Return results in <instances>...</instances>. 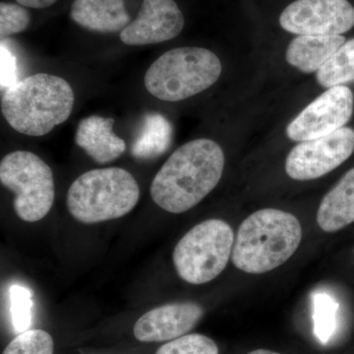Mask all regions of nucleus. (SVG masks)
Instances as JSON below:
<instances>
[{"label": "nucleus", "mask_w": 354, "mask_h": 354, "mask_svg": "<svg viewBox=\"0 0 354 354\" xmlns=\"http://www.w3.org/2000/svg\"><path fill=\"white\" fill-rule=\"evenodd\" d=\"M53 337L44 330H28L9 342L2 354H53Z\"/></svg>", "instance_id": "obj_20"}, {"label": "nucleus", "mask_w": 354, "mask_h": 354, "mask_svg": "<svg viewBox=\"0 0 354 354\" xmlns=\"http://www.w3.org/2000/svg\"><path fill=\"white\" fill-rule=\"evenodd\" d=\"M9 295L11 322L14 332L19 335L29 330L32 325V292L25 286L13 285L10 288Z\"/></svg>", "instance_id": "obj_21"}, {"label": "nucleus", "mask_w": 354, "mask_h": 354, "mask_svg": "<svg viewBox=\"0 0 354 354\" xmlns=\"http://www.w3.org/2000/svg\"><path fill=\"white\" fill-rule=\"evenodd\" d=\"M354 223V167L324 196L317 211V223L325 232H339Z\"/></svg>", "instance_id": "obj_15"}, {"label": "nucleus", "mask_w": 354, "mask_h": 354, "mask_svg": "<svg viewBox=\"0 0 354 354\" xmlns=\"http://www.w3.org/2000/svg\"><path fill=\"white\" fill-rule=\"evenodd\" d=\"M301 239V223L297 216L278 209H259L239 225L232 263L246 274L271 272L295 255Z\"/></svg>", "instance_id": "obj_2"}, {"label": "nucleus", "mask_w": 354, "mask_h": 354, "mask_svg": "<svg viewBox=\"0 0 354 354\" xmlns=\"http://www.w3.org/2000/svg\"><path fill=\"white\" fill-rule=\"evenodd\" d=\"M17 79V60L15 55L6 48L3 41L1 43V87L6 88L11 87L18 82Z\"/></svg>", "instance_id": "obj_24"}, {"label": "nucleus", "mask_w": 354, "mask_h": 354, "mask_svg": "<svg viewBox=\"0 0 354 354\" xmlns=\"http://www.w3.org/2000/svg\"><path fill=\"white\" fill-rule=\"evenodd\" d=\"M234 234L223 220L212 218L191 228L174 247L177 274L191 285H204L225 271L232 256Z\"/></svg>", "instance_id": "obj_6"}, {"label": "nucleus", "mask_w": 354, "mask_h": 354, "mask_svg": "<svg viewBox=\"0 0 354 354\" xmlns=\"http://www.w3.org/2000/svg\"><path fill=\"white\" fill-rule=\"evenodd\" d=\"M279 25L297 36H337L354 27V7L348 0H295Z\"/></svg>", "instance_id": "obj_9"}, {"label": "nucleus", "mask_w": 354, "mask_h": 354, "mask_svg": "<svg viewBox=\"0 0 354 354\" xmlns=\"http://www.w3.org/2000/svg\"><path fill=\"white\" fill-rule=\"evenodd\" d=\"M204 315L201 305L192 301L174 302L156 307L140 317L133 328L142 342H171L187 335Z\"/></svg>", "instance_id": "obj_12"}, {"label": "nucleus", "mask_w": 354, "mask_h": 354, "mask_svg": "<svg viewBox=\"0 0 354 354\" xmlns=\"http://www.w3.org/2000/svg\"><path fill=\"white\" fill-rule=\"evenodd\" d=\"M113 124V118L93 115L84 118L77 127V145L97 164L113 162L127 150L124 140L114 134Z\"/></svg>", "instance_id": "obj_13"}, {"label": "nucleus", "mask_w": 354, "mask_h": 354, "mask_svg": "<svg viewBox=\"0 0 354 354\" xmlns=\"http://www.w3.org/2000/svg\"><path fill=\"white\" fill-rule=\"evenodd\" d=\"M247 354H281L274 353V351H268V349H256V351H250Z\"/></svg>", "instance_id": "obj_26"}, {"label": "nucleus", "mask_w": 354, "mask_h": 354, "mask_svg": "<svg viewBox=\"0 0 354 354\" xmlns=\"http://www.w3.org/2000/svg\"><path fill=\"white\" fill-rule=\"evenodd\" d=\"M220 58L197 46L174 48L160 55L145 74V87L164 102H180L213 86L221 74Z\"/></svg>", "instance_id": "obj_5"}, {"label": "nucleus", "mask_w": 354, "mask_h": 354, "mask_svg": "<svg viewBox=\"0 0 354 354\" xmlns=\"http://www.w3.org/2000/svg\"><path fill=\"white\" fill-rule=\"evenodd\" d=\"M140 188L134 176L120 167L93 169L81 174L67 192V208L85 225L122 218L138 204Z\"/></svg>", "instance_id": "obj_4"}, {"label": "nucleus", "mask_w": 354, "mask_h": 354, "mask_svg": "<svg viewBox=\"0 0 354 354\" xmlns=\"http://www.w3.org/2000/svg\"><path fill=\"white\" fill-rule=\"evenodd\" d=\"M344 43L346 38L342 35L298 36L286 48V62L302 73H313L318 71Z\"/></svg>", "instance_id": "obj_16"}, {"label": "nucleus", "mask_w": 354, "mask_h": 354, "mask_svg": "<svg viewBox=\"0 0 354 354\" xmlns=\"http://www.w3.org/2000/svg\"><path fill=\"white\" fill-rule=\"evenodd\" d=\"M353 152L354 130L342 127L320 138L297 144L286 158V171L295 180H313L334 171Z\"/></svg>", "instance_id": "obj_8"}, {"label": "nucleus", "mask_w": 354, "mask_h": 354, "mask_svg": "<svg viewBox=\"0 0 354 354\" xmlns=\"http://www.w3.org/2000/svg\"><path fill=\"white\" fill-rule=\"evenodd\" d=\"M317 82L332 88L354 81V39L346 41L316 72Z\"/></svg>", "instance_id": "obj_18"}, {"label": "nucleus", "mask_w": 354, "mask_h": 354, "mask_svg": "<svg viewBox=\"0 0 354 354\" xmlns=\"http://www.w3.org/2000/svg\"><path fill=\"white\" fill-rule=\"evenodd\" d=\"M171 127L162 114H147L138 138L133 144L132 153L136 158H148L160 155L171 144Z\"/></svg>", "instance_id": "obj_17"}, {"label": "nucleus", "mask_w": 354, "mask_h": 354, "mask_svg": "<svg viewBox=\"0 0 354 354\" xmlns=\"http://www.w3.org/2000/svg\"><path fill=\"white\" fill-rule=\"evenodd\" d=\"M0 181L15 198L16 215L27 223L43 220L55 202L53 171L39 156L28 151H15L0 162Z\"/></svg>", "instance_id": "obj_7"}, {"label": "nucleus", "mask_w": 354, "mask_h": 354, "mask_svg": "<svg viewBox=\"0 0 354 354\" xmlns=\"http://www.w3.org/2000/svg\"><path fill=\"white\" fill-rule=\"evenodd\" d=\"M314 334L319 342L326 344L337 330V312L339 305L324 292L314 295Z\"/></svg>", "instance_id": "obj_19"}, {"label": "nucleus", "mask_w": 354, "mask_h": 354, "mask_svg": "<svg viewBox=\"0 0 354 354\" xmlns=\"http://www.w3.org/2000/svg\"><path fill=\"white\" fill-rule=\"evenodd\" d=\"M213 339L201 334H189L160 346L155 354H218Z\"/></svg>", "instance_id": "obj_22"}, {"label": "nucleus", "mask_w": 354, "mask_h": 354, "mask_svg": "<svg viewBox=\"0 0 354 354\" xmlns=\"http://www.w3.org/2000/svg\"><path fill=\"white\" fill-rule=\"evenodd\" d=\"M72 20L90 31L121 32L130 24L124 0H74Z\"/></svg>", "instance_id": "obj_14"}, {"label": "nucleus", "mask_w": 354, "mask_h": 354, "mask_svg": "<svg viewBox=\"0 0 354 354\" xmlns=\"http://www.w3.org/2000/svg\"><path fill=\"white\" fill-rule=\"evenodd\" d=\"M74 106L71 86L60 77L35 74L3 91L1 111L8 124L28 136H44L68 120Z\"/></svg>", "instance_id": "obj_3"}, {"label": "nucleus", "mask_w": 354, "mask_h": 354, "mask_svg": "<svg viewBox=\"0 0 354 354\" xmlns=\"http://www.w3.org/2000/svg\"><path fill=\"white\" fill-rule=\"evenodd\" d=\"M30 24V14L21 4H0V36L2 39L24 32Z\"/></svg>", "instance_id": "obj_23"}, {"label": "nucleus", "mask_w": 354, "mask_h": 354, "mask_svg": "<svg viewBox=\"0 0 354 354\" xmlns=\"http://www.w3.org/2000/svg\"><path fill=\"white\" fill-rule=\"evenodd\" d=\"M353 104L351 88L342 85L329 88L291 121L286 127V135L298 142L329 135L348 122Z\"/></svg>", "instance_id": "obj_10"}, {"label": "nucleus", "mask_w": 354, "mask_h": 354, "mask_svg": "<svg viewBox=\"0 0 354 354\" xmlns=\"http://www.w3.org/2000/svg\"><path fill=\"white\" fill-rule=\"evenodd\" d=\"M225 162L223 149L213 140L197 139L184 144L153 177V201L169 213L189 211L215 189Z\"/></svg>", "instance_id": "obj_1"}, {"label": "nucleus", "mask_w": 354, "mask_h": 354, "mask_svg": "<svg viewBox=\"0 0 354 354\" xmlns=\"http://www.w3.org/2000/svg\"><path fill=\"white\" fill-rule=\"evenodd\" d=\"M18 3L29 8L41 9L46 8L55 4L57 0H16Z\"/></svg>", "instance_id": "obj_25"}, {"label": "nucleus", "mask_w": 354, "mask_h": 354, "mask_svg": "<svg viewBox=\"0 0 354 354\" xmlns=\"http://www.w3.org/2000/svg\"><path fill=\"white\" fill-rule=\"evenodd\" d=\"M185 20L174 0H143L136 19L120 32L127 46L164 43L183 32Z\"/></svg>", "instance_id": "obj_11"}]
</instances>
